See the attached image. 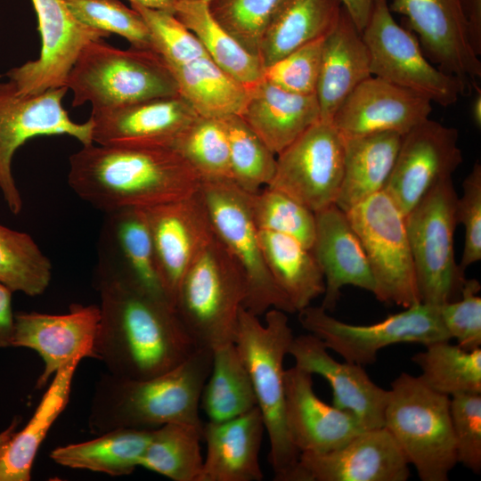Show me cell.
<instances>
[{"instance_id":"cell-40","label":"cell","mask_w":481,"mask_h":481,"mask_svg":"<svg viewBox=\"0 0 481 481\" xmlns=\"http://www.w3.org/2000/svg\"><path fill=\"white\" fill-rule=\"evenodd\" d=\"M52 264L33 238L0 224V282L12 292L35 297L52 280Z\"/></svg>"},{"instance_id":"cell-51","label":"cell","mask_w":481,"mask_h":481,"mask_svg":"<svg viewBox=\"0 0 481 481\" xmlns=\"http://www.w3.org/2000/svg\"><path fill=\"white\" fill-rule=\"evenodd\" d=\"M469 43L475 53L481 54V0H459Z\"/></svg>"},{"instance_id":"cell-19","label":"cell","mask_w":481,"mask_h":481,"mask_svg":"<svg viewBox=\"0 0 481 481\" xmlns=\"http://www.w3.org/2000/svg\"><path fill=\"white\" fill-rule=\"evenodd\" d=\"M150 229L161 286L173 306L180 281L197 254L214 235L200 194L142 208Z\"/></svg>"},{"instance_id":"cell-53","label":"cell","mask_w":481,"mask_h":481,"mask_svg":"<svg viewBox=\"0 0 481 481\" xmlns=\"http://www.w3.org/2000/svg\"><path fill=\"white\" fill-rule=\"evenodd\" d=\"M347 12L357 29L362 32L365 28L374 4V0H338Z\"/></svg>"},{"instance_id":"cell-45","label":"cell","mask_w":481,"mask_h":481,"mask_svg":"<svg viewBox=\"0 0 481 481\" xmlns=\"http://www.w3.org/2000/svg\"><path fill=\"white\" fill-rule=\"evenodd\" d=\"M82 23L125 37L132 47L153 51L149 29L140 13L118 0H65Z\"/></svg>"},{"instance_id":"cell-27","label":"cell","mask_w":481,"mask_h":481,"mask_svg":"<svg viewBox=\"0 0 481 481\" xmlns=\"http://www.w3.org/2000/svg\"><path fill=\"white\" fill-rule=\"evenodd\" d=\"M265 432L257 406L230 420L203 423L207 452L197 481H261L259 452Z\"/></svg>"},{"instance_id":"cell-35","label":"cell","mask_w":481,"mask_h":481,"mask_svg":"<svg viewBox=\"0 0 481 481\" xmlns=\"http://www.w3.org/2000/svg\"><path fill=\"white\" fill-rule=\"evenodd\" d=\"M258 234L267 267L296 313L323 295V273L311 249L284 234L265 230Z\"/></svg>"},{"instance_id":"cell-52","label":"cell","mask_w":481,"mask_h":481,"mask_svg":"<svg viewBox=\"0 0 481 481\" xmlns=\"http://www.w3.org/2000/svg\"><path fill=\"white\" fill-rule=\"evenodd\" d=\"M12 293L9 288L0 282V348L12 346L15 323Z\"/></svg>"},{"instance_id":"cell-25","label":"cell","mask_w":481,"mask_h":481,"mask_svg":"<svg viewBox=\"0 0 481 481\" xmlns=\"http://www.w3.org/2000/svg\"><path fill=\"white\" fill-rule=\"evenodd\" d=\"M105 215L98 240L94 275L132 281L168 300L157 273L143 210L128 208Z\"/></svg>"},{"instance_id":"cell-21","label":"cell","mask_w":481,"mask_h":481,"mask_svg":"<svg viewBox=\"0 0 481 481\" xmlns=\"http://www.w3.org/2000/svg\"><path fill=\"white\" fill-rule=\"evenodd\" d=\"M431 111L432 102L424 95L371 76L345 99L330 123L343 136L404 135L428 119Z\"/></svg>"},{"instance_id":"cell-10","label":"cell","mask_w":481,"mask_h":481,"mask_svg":"<svg viewBox=\"0 0 481 481\" xmlns=\"http://www.w3.org/2000/svg\"><path fill=\"white\" fill-rule=\"evenodd\" d=\"M346 216L368 258L376 298L404 308L420 303L405 216L394 200L381 191Z\"/></svg>"},{"instance_id":"cell-33","label":"cell","mask_w":481,"mask_h":481,"mask_svg":"<svg viewBox=\"0 0 481 481\" xmlns=\"http://www.w3.org/2000/svg\"><path fill=\"white\" fill-rule=\"evenodd\" d=\"M151 435V429H114L85 442L55 447L49 457L72 469L126 476L140 467Z\"/></svg>"},{"instance_id":"cell-30","label":"cell","mask_w":481,"mask_h":481,"mask_svg":"<svg viewBox=\"0 0 481 481\" xmlns=\"http://www.w3.org/2000/svg\"><path fill=\"white\" fill-rule=\"evenodd\" d=\"M402 136L395 132L343 136L344 173L335 202L337 207L346 213L355 205L384 190Z\"/></svg>"},{"instance_id":"cell-26","label":"cell","mask_w":481,"mask_h":481,"mask_svg":"<svg viewBox=\"0 0 481 481\" xmlns=\"http://www.w3.org/2000/svg\"><path fill=\"white\" fill-rule=\"evenodd\" d=\"M315 221L311 251L324 277L321 306L332 311L340 289L347 285L374 293L375 281L368 258L346 213L333 204L316 212Z\"/></svg>"},{"instance_id":"cell-48","label":"cell","mask_w":481,"mask_h":481,"mask_svg":"<svg viewBox=\"0 0 481 481\" xmlns=\"http://www.w3.org/2000/svg\"><path fill=\"white\" fill-rule=\"evenodd\" d=\"M450 413L458 463L481 472V394L450 397Z\"/></svg>"},{"instance_id":"cell-11","label":"cell","mask_w":481,"mask_h":481,"mask_svg":"<svg viewBox=\"0 0 481 481\" xmlns=\"http://www.w3.org/2000/svg\"><path fill=\"white\" fill-rule=\"evenodd\" d=\"M298 321L328 349L348 363L363 366L372 364L384 347L399 343L424 346L451 340L440 317L438 306L419 303L384 320L368 325L346 323L331 316L320 306L300 310Z\"/></svg>"},{"instance_id":"cell-34","label":"cell","mask_w":481,"mask_h":481,"mask_svg":"<svg viewBox=\"0 0 481 481\" xmlns=\"http://www.w3.org/2000/svg\"><path fill=\"white\" fill-rule=\"evenodd\" d=\"M178 87V94L199 117L222 118L240 115L249 97L245 86L208 56L180 66H167Z\"/></svg>"},{"instance_id":"cell-42","label":"cell","mask_w":481,"mask_h":481,"mask_svg":"<svg viewBox=\"0 0 481 481\" xmlns=\"http://www.w3.org/2000/svg\"><path fill=\"white\" fill-rule=\"evenodd\" d=\"M203 179L232 181L229 143L220 118L197 117L170 143Z\"/></svg>"},{"instance_id":"cell-17","label":"cell","mask_w":481,"mask_h":481,"mask_svg":"<svg viewBox=\"0 0 481 481\" xmlns=\"http://www.w3.org/2000/svg\"><path fill=\"white\" fill-rule=\"evenodd\" d=\"M388 6L404 16L426 57L456 77L465 95L477 88L481 62L469 43L459 0H392Z\"/></svg>"},{"instance_id":"cell-15","label":"cell","mask_w":481,"mask_h":481,"mask_svg":"<svg viewBox=\"0 0 481 481\" xmlns=\"http://www.w3.org/2000/svg\"><path fill=\"white\" fill-rule=\"evenodd\" d=\"M454 127L427 119L402 136L384 192L407 215L462 163Z\"/></svg>"},{"instance_id":"cell-39","label":"cell","mask_w":481,"mask_h":481,"mask_svg":"<svg viewBox=\"0 0 481 481\" xmlns=\"http://www.w3.org/2000/svg\"><path fill=\"white\" fill-rule=\"evenodd\" d=\"M412 356L421 370L419 378L430 389L452 396L461 393L481 394V348L466 350L450 340L425 346Z\"/></svg>"},{"instance_id":"cell-28","label":"cell","mask_w":481,"mask_h":481,"mask_svg":"<svg viewBox=\"0 0 481 481\" xmlns=\"http://www.w3.org/2000/svg\"><path fill=\"white\" fill-rule=\"evenodd\" d=\"M372 76L361 32L342 6L335 26L322 44L315 91L321 120L331 122L338 107L363 80Z\"/></svg>"},{"instance_id":"cell-57","label":"cell","mask_w":481,"mask_h":481,"mask_svg":"<svg viewBox=\"0 0 481 481\" xmlns=\"http://www.w3.org/2000/svg\"><path fill=\"white\" fill-rule=\"evenodd\" d=\"M206 2H208V0H205Z\"/></svg>"},{"instance_id":"cell-12","label":"cell","mask_w":481,"mask_h":481,"mask_svg":"<svg viewBox=\"0 0 481 481\" xmlns=\"http://www.w3.org/2000/svg\"><path fill=\"white\" fill-rule=\"evenodd\" d=\"M361 34L369 52L372 76L444 107L465 95L461 82L434 66L423 53L415 34L395 21L387 0H374Z\"/></svg>"},{"instance_id":"cell-37","label":"cell","mask_w":481,"mask_h":481,"mask_svg":"<svg viewBox=\"0 0 481 481\" xmlns=\"http://www.w3.org/2000/svg\"><path fill=\"white\" fill-rule=\"evenodd\" d=\"M200 406L213 421L235 418L257 406L249 371L234 343L213 350Z\"/></svg>"},{"instance_id":"cell-8","label":"cell","mask_w":481,"mask_h":481,"mask_svg":"<svg viewBox=\"0 0 481 481\" xmlns=\"http://www.w3.org/2000/svg\"><path fill=\"white\" fill-rule=\"evenodd\" d=\"M457 200L448 178L404 216L419 294L425 304L439 306L459 299L467 280L453 250Z\"/></svg>"},{"instance_id":"cell-24","label":"cell","mask_w":481,"mask_h":481,"mask_svg":"<svg viewBox=\"0 0 481 481\" xmlns=\"http://www.w3.org/2000/svg\"><path fill=\"white\" fill-rule=\"evenodd\" d=\"M284 392L286 425L299 453L332 451L364 430L352 413L320 399L313 375L295 365L284 371Z\"/></svg>"},{"instance_id":"cell-32","label":"cell","mask_w":481,"mask_h":481,"mask_svg":"<svg viewBox=\"0 0 481 481\" xmlns=\"http://www.w3.org/2000/svg\"><path fill=\"white\" fill-rule=\"evenodd\" d=\"M341 7L338 0H285L260 41L263 69L325 37L335 26Z\"/></svg>"},{"instance_id":"cell-29","label":"cell","mask_w":481,"mask_h":481,"mask_svg":"<svg viewBox=\"0 0 481 481\" xmlns=\"http://www.w3.org/2000/svg\"><path fill=\"white\" fill-rule=\"evenodd\" d=\"M240 116L275 155L321 120L315 94L290 93L264 78L250 87Z\"/></svg>"},{"instance_id":"cell-41","label":"cell","mask_w":481,"mask_h":481,"mask_svg":"<svg viewBox=\"0 0 481 481\" xmlns=\"http://www.w3.org/2000/svg\"><path fill=\"white\" fill-rule=\"evenodd\" d=\"M227 135L232 182L254 194L271 182L276 166L275 154L239 115L220 118Z\"/></svg>"},{"instance_id":"cell-54","label":"cell","mask_w":481,"mask_h":481,"mask_svg":"<svg viewBox=\"0 0 481 481\" xmlns=\"http://www.w3.org/2000/svg\"><path fill=\"white\" fill-rule=\"evenodd\" d=\"M149 8L164 10L174 13L175 7L179 0H128Z\"/></svg>"},{"instance_id":"cell-47","label":"cell","mask_w":481,"mask_h":481,"mask_svg":"<svg viewBox=\"0 0 481 481\" xmlns=\"http://www.w3.org/2000/svg\"><path fill=\"white\" fill-rule=\"evenodd\" d=\"M324 37L298 48L265 68L263 78L290 93L315 94Z\"/></svg>"},{"instance_id":"cell-31","label":"cell","mask_w":481,"mask_h":481,"mask_svg":"<svg viewBox=\"0 0 481 481\" xmlns=\"http://www.w3.org/2000/svg\"><path fill=\"white\" fill-rule=\"evenodd\" d=\"M81 359L67 363L53 377L26 426L15 432L0 456V481H29L37 453L50 428L66 408Z\"/></svg>"},{"instance_id":"cell-20","label":"cell","mask_w":481,"mask_h":481,"mask_svg":"<svg viewBox=\"0 0 481 481\" xmlns=\"http://www.w3.org/2000/svg\"><path fill=\"white\" fill-rule=\"evenodd\" d=\"M14 319L12 346L32 349L44 362L37 388L47 385L51 377L72 359L94 358L99 306L75 304L61 314L18 313Z\"/></svg>"},{"instance_id":"cell-49","label":"cell","mask_w":481,"mask_h":481,"mask_svg":"<svg viewBox=\"0 0 481 481\" xmlns=\"http://www.w3.org/2000/svg\"><path fill=\"white\" fill-rule=\"evenodd\" d=\"M480 283L467 279L457 300L438 306L443 324L451 339L466 350L481 346V297L477 295Z\"/></svg>"},{"instance_id":"cell-36","label":"cell","mask_w":481,"mask_h":481,"mask_svg":"<svg viewBox=\"0 0 481 481\" xmlns=\"http://www.w3.org/2000/svg\"><path fill=\"white\" fill-rule=\"evenodd\" d=\"M174 14L198 38L208 57L229 75L249 87L263 78L258 57L241 46L212 17L205 0H179Z\"/></svg>"},{"instance_id":"cell-1","label":"cell","mask_w":481,"mask_h":481,"mask_svg":"<svg viewBox=\"0 0 481 481\" xmlns=\"http://www.w3.org/2000/svg\"><path fill=\"white\" fill-rule=\"evenodd\" d=\"M100 322L94 358L118 377L147 379L184 362L198 347L170 302L132 281L94 275Z\"/></svg>"},{"instance_id":"cell-13","label":"cell","mask_w":481,"mask_h":481,"mask_svg":"<svg viewBox=\"0 0 481 481\" xmlns=\"http://www.w3.org/2000/svg\"><path fill=\"white\" fill-rule=\"evenodd\" d=\"M68 88H52L37 94L19 91L9 79L0 83V191L10 211L18 215L22 200L12 173L14 152L38 135H67L82 145L94 143L92 121L76 123L62 106Z\"/></svg>"},{"instance_id":"cell-44","label":"cell","mask_w":481,"mask_h":481,"mask_svg":"<svg viewBox=\"0 0 481 481\" xmlns=\"http://www.w3.org/2000/svg\"><path fill=\"white\" fill-rule=\"evenodd\" d=\"M284 2L285 0H208L207 3L212 17L241 46L258 57L260 41Z\"/></svg>"},{"instance_id":"cell-38","label":"cell","mask_w":481,"mask_h":481,"mask_svg":"<svg viewBox=\"0 0 481 481\" xmlns=\"http://www.w3.org/2000/svg\"><path fill=\"white\" fill-rule=\"evenodd\" d=\"M202 428L168 423L151 429L140 467L174 481H197L203 464Z\"/></svg>"},{"instance_id":"cell-46","label":"cell","mask_w":481,"mask_h":481,"mask_svg":"<svg viewBox=\"0 0 481 481\" xmlns=\"http://www.w3.org/2000/svg\"><path fill=\"white\" fill-rule=\"evenodd\" d=\"M130 4L149 29L153 51L160 55L167 66H180L208 56L198 38L174 13Z\"/></svg>"},{"instance_id":"cell-5","label":"cell","mask_w":481,"mask_h":481,"mask_svg":"<svg viewBox=\"0 0 481 481\" xmlns=\"http://www.w3.org/2000/svg\"><path fill=\"white\" fill-rule=\"evenodd\" d=\"M247 293L240 266L214 232L183 274L173 307L197 347L215 350L234 343Z\"/></svg>"},{"instance_id":"cell-22","label":"cell","mask_w":481,"mask_h":481,"mask_svg":"<svg viewBox=\"0 0 481 481\" xmlns=\"http://www.w3.org/2000/svg\"><path fill=\"white\" fill-rule=\"evenodd\" d=\"M198 115L180 95L92 110L93 142L100 145L168 146Z\"/></svg>"},{"instance_id":"cell-16","label":"cell","mask_w":481,"mask_h":481,"mask_svg":"<svg viewBox=\"0 0 481 481\" xmlns=\"http://www.w3.org/2000/svg\"><path fill=\"white\" fill-rule=\"evenodd\" d=\"M41 36L39 58L10 69L6 76L22 94H37L65 86L83 48L110 36L87 26L72 13L65 0H31Z\"/></svg>"},{"instance_id":"cell-50","label":"cell","mask_w":481,"mask_h":481,"mask_svg":"<svg viewBox=\"0 0 481 481\" xmlns=\"http://www.w3.org/2000/svg\"><path fill=\"white\" fill-rule=\"evenodd\" d=\"M463 193L456 203L458 224L464 226V245L460 266L466 267L481 259V165L477 161L462 183Z\"/></svg>"},{"instance_id":"cell-43","label":"cell","mask_w":481,"mask_h":481,"mask_svg":"<svg viewBox=\"0 0 481 481\" xmlns=\"http://www.w3.org/2000/svg\"><path fill=\"white\" fill-rule=\"evenodd\" d=\"M253 220L258 230L289 236L311 249L315 236V213L287 194L265 186L249 194Z\"/></svg>"},{"instance_id":"cell-6","label":"cell","mask_w":481,"mask_h":481,"mask_svg":"<svg viewBox=\"0 0 481 481\" xmlns=\"http://www.w3.org/2000/svg\"><path fill=\"white\" fill-rule=\"evenodd\" d=\"M384 427L422 481H447L458 463L450 396L427 387L418 377L401 373L391 383Z\"/></svg>"},{"instance_id":"cell-14","label":"cell","mask_w":481,"mask_h":481,"mask_svg":"<svg viewBox=\"0 0 481 481\" xmlns=\"http://www.w3.org/2000/svg\"><path fill=\"white\" fill-rule=\"evenodd\" d=\"M343 173V136L330 122L320 120L277 154L267 187L316 213L335 204Z\"/></svg>"},{"instance_id":"cell-3","label":"cell","mask_w":481,"mask_h":481,"mask_svg":"<svg viewBox=\"0 0 481 481\" xmlns=\"http://www.w3.org/2000/svg\"><path fill=\"white\" fill-rule=\"evenodd\" d=\"M213 350L197 348L162 374L130 379L105 371L96 381L88 428L95 436L118 428L153 429L168 423L202 428L200 403L209 375Z\"/></svg>"},{"instance_id":"cell-23","label":"cell","mask_w":481,"mask_h":481,"mask_svg":"<svg viewBox=\"0 0 481 481\" xmlns=\"http://www.w3.org/2000/svg\"><path fill=\"white\" fill-rule=\"evenodd\" d=\"M289 355L295 366L328 381L332 405L352 413L364 429L384 427L387 390L371 379L364 366L337 361L322 341L310 333L294 337Z\"/></svg>"},{"instance_id":"cell-55","label":"cell","mask_w":481,"mask_h":481,"mask_svg":"<svg viewBox=\"0 0 481 481\" xmlns=\"http://www.w3.org/2000/svg\"><path fill=\"white\" fill-rule=\"evenodd\" d=\"M20 423V418L17 416L12 420L9 427L0 433V456L15 434Z\"/></svg>"},{"instance_id":"cell-7","label":"cell","mask_w":481,"mask_h":481,"mask_svg":"<svg viewBox=\"0 0 481 481\" xmlns=\"http://www.w3.org/2000/svg\"><path fill=\"white\" fill-rule=\"evenodd\" d=\"M65 86L72 91V107L88 102L92 110L179 94L170 69L157 53L135 47L121 50L102 39L83 48Z\"/></svg>"},{"instance_id":"cell-18","label":"cell","mask_w":481,"mask_h":481,"mask_svg":"<svg viewBox=\"0 0 481 481\" xmlns=\"http://www.w3.org/2000/svg\"><path fill=\"white\" fill-rule=\"evenodd\" d=\"M409 463L385 428L364 429L323 453L301 452L288 481H406Z\"/></svg>"},{"instance_id":"cell-56","label":"cell","mask_w":481,"mask_h":481,"mask_svg":"<svg viewBox=\"0 0 481 481\" xmlns=\"http://www.w3.org/2000/svg\"><path fill=\"white\" fill-rule=\"evenodd\" d=\"M477 94L474 97L471 104L472 120L477 127L481 126V90L479 87L476 89Z\"/></svg>"},{"instance_id":"cell-4","label":"cell","mask_w":481,"mask_h":481,"mask_svg":"<svg viewBox=\"0 0 481 481\" xmlns=\"http://www.w3.org/2000/svg\"><path fill=\"white\" fill-rule=\"evenodd\" d=\"M265 315L263 323L242 306L234 344L249 371L268 436L273 479L288 481L300 454L291 442L285 419L283 363L295 336L287 313L272 308Z\"/></svg>"},{"instance_id":"cell-2","label":"cell","mask_w":481,"mask_h":481,"mask_svg":"<svg viewBox=\"0 0 481 481\" xmlns=\"http://www.w3.org/2000/svg\"><path fill=\"white\" fill-rule=\"evenodd\" d=\"M69 160L71 190L104 213L178 200L198 192L203 180L168 146L92 143Z\"/></svg>"},{"instance_id":"cell-9","label":"cell","mask_w":481,"mask_h":481,"mask_svg":"<svg viewBox=\"0 0 481 481\" xmlns=\"http://www.w3.org/2000/svg\"><path fill=\"white\" fill-rule=\"evenodd\" d=\"M200 194L216 235L245 275L248 293L243 307L257 316L272 308L296 313L265 263L249 194L227 179H203Z\"/></svg>"}]
</instances>
